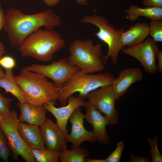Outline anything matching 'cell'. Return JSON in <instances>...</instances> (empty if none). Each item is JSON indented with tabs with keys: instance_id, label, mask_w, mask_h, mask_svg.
I'll list each match as a JSON object with an SVG mask.
<instances>
[{
	"instance_id": "6da1fadb",
	"label": "cell",
	"mask_w": 162,
	"mask_h": 162,
	"mask_svg": "<svg viewBox=\"0 0 162 162\" xmlns=\"http://www.w3.org/2000/svg\"><path fill=\"white\" fill-rule=\"evenodd\" d=\"M62 23L60 16L52 10L31 14H24L14 7L9 8L5 13L4 27L13 48H18L30 34L43 27L47 30H53Z\"/></svg>"
},
{
	"instance_id": "7a4b0ae2",
	"label": "cell",
	"mask_w": 162,
	"mask_h": 162,
	"mask_svg": "<svg viewBox=\"0 0 162 162\" xmlns=\"http://www.w3.org/2000/svg\"><path fill=\"white\" fill-rule=\"evenodd\" d=\"M65 45V40L57 32L39 28L28 36L17 49L23 57L48 62Z\"/></svg>"
},
{
	"instance_id": "3957f363",
	"label": "cell",
	"mask_w": 162,
	"mask_h": 162,
	"mask_svg": "<svg viewBox=\"0 0 162 162\" xmlns=\"http://www.w3.org/2000/svg\"><path fill=\"white\" fill-rule=\"evenodd\" d=\"M14 78L26 102L43 105L49 101L58 100L59 88L43 74L23 68Z\"/></svg>"
},
{
	"instance_id": "277c9868",
	"label": "cell",
	"mask_w": 162,
	"mask_h": 162,
	"mask_svg": "<svg viewBox=\"0 0 162 162\" xmlns=\"http://www.w3.org/2000/svg\"><path fill=\"white\" fill-rule=\"evenodd\" d=\"M108 71L98 74H86L80 70L74 74L60 89L58 99L62 106L67 103L68 97L75 92L86 98L90 92L100 87L110 85L116 78Z\"/></svg>"
},
{
	"instance_id": "5b68a950",
	"label": "cell",
	"mask_w": 162,
	"mask_h": 162,
	"mask_svg": "<svg viewBox=\"0 0 162 162\" xmlns=\"http://www.w3.org/2000/svg\"><path fill=\"white\" fill-rule=\"evenodd\" d=\"M102 47L100 43L94 44L89 39L74 40L70 44L68 59L86 73L99 72L104 68Z\"/></svg>"
},
{
	"instance_id": "8992f818",
	"label": "cell",
	"mask_w": 162,
	"mask_h": 162,
	"mask_svg": "<svg viewBox=\"0 0 162 162\" xmlns=\"http://www.w3.org/2000/svg\"><path fill=\"white\" fill-rule=\"evenodd\" d=\"M80 21L83 23L92 24L98 28V31L95 33V35L106 44L108 47L106 55L102 57L104 64H107L109 58L112 64H117L118 54L124 48L121 38L123 32L125 31L124 29L116 28L106 17L96 13L84 16L81 18Z\"/></svg>"
},
{
	"instance_id": "52a82bcc",
	"label": "cell",
	"mask_w": 162,
	"mask_h": 162,
	"mask_svg": "<svg viewBox=\"0 0 162 162\" xmlns=\"http://www.w3.org/2000/svg\"><path fill=\"white\" fill-rule=\"evenodd\" d=\"M19 121L16 112L12 110L9 116L4 117L0 128L6 137L14 160H18L20 156L26 162H35L32 149L24 142L19 134L17 130Z\"/></svg>"
},
{
	"instance_id": "ba28073f",
	"label": "cell",
	"mask_w": 162,
	"mask_h": 162,
	"mask_svg": "<svg viewBox=\"0 0 162 162\" xmlns=\"http://www.w3.org/2000/svg\"><path fill=\"white\" fill-rule=\"evenodd\" d=\"M23 68L43 74L52 80L59 89L74 74L80 70L77 66L71 65L68 59L65 58L48 64H32Z\"/></svg>"
},
{
	"instance_id": "9c48e42d",
	"label": "cell",
	"mask_w": 162,
	"mask_h": 162,
	"mask_svg": "<svg viewBox=\"0 0 162 162\" xmlns=\"http://www.w3.org/2000/svg\"><path fill=\"white\" fill-rule=\"evenodd\" d=\"M86 98L96 110L104 114L110 125L118 123V115L115 106L116 100L111 85L93 90L87 95Z\"/></svg>"
},
{
	"instance_id": "30bf717a",
	"label": "cell",
	"mask_w": 162,
	"mask_h": 162,
	"mask_svg": "<svg viewBox=\"0 0 162 162\" xmlns=\"http://www.w3.org/2000/svg\"><path fill=\"white\" fill-rule=\"evenodd\" d=\"M159 50L158 46L151 38L142 43L129 47H124L122 52L137 60L146 72L154 74L157 71L156 55Z\"/></svg>"
},
{
	"instance_id": "8fae6325",
	"label": "cell",
	"mask_w": 162,
	"mask_h": 162,
	"mask_svg": "<svg viewBox=\"0 0 162 162\" xmlns=\"http://www.w3.org/2000/svg\"><path fill=\"white\" fill-rule=\"evenodd\" d=\"M85 98L79 95L75 97L72 95L68 99L66 105L58 108L55 106L56 101H49L43 105L55 118L56 123L64 134H68V121L73 112L78 108L82 106Z\"/></svg>"
},
{
	"instance_id": "7c38bea8",
	"label": "cell",
	"mask_w": 162,
	"mask_h": 162,
	"mask_svg": "<svg viewBox=\"0 0 162 162\" xmlns=\"http://www.w3.org/2000/svg\"><path fill=\"white\" fill-rule=\"evenodd\" d=\"M84 117L85 114L79 107L69 119L72 125L71 131L69 134H64V136L67 142L72 144V148L80 147L82 143L86 141L94 142L97 141L92 131H88L85 128Z\"/></svg>"
},
{
	"instance_id": "4fadbf2b",
	"label": "cell",
	"mask_w": 162,
	"mask_h": 162,
	"mask_svg": "<svg viewBox=\"0 0 162 162\" xmlns=\"http://www.w3.org/2000/svg\"><path fill=\"white\" fill-rule=\"evenodd\" d=\"M82 106L86 110L84 118L92 126V132L96 140L101 144L108 145L110 141L106 128L110 124L106 118L96 110L88 100L84 101Z\"/></svg>"
},
{
	"instance_id": "5bb4252c",
	"label": "cell",
	"mask_w": 162,
	"mask_h": 162,
	"mask_svg": "<svg viewBox=\"0 0 162 162\" xmlns=\"http://www.w3.org/2000/svg\"><path fill=\"white\" fill-rule=\"evenodd\" d=\"M40 127L42 138L46 148L60 152L67 147L64 134L56 123L47 118Z\"/></svg>"
},
{
	"instance_id": "9a60e30c",
	"label": "cell",
	"mask_w": 162,
	"mask_h": 162,
	"mask_svg": "<svg viewBox=\"0 0 162 162\" xmlns=\"http://www.w3.org/2000/svg\"><path fill=\"white\" fill-rule=\"evenodd\" d=\"M143 77L142 72L138 68H126L122 70L111 84L116 100L123 96L132 85L141 80Z\"/></svg>"
},
{
	"instance_id": "2e32d148",
	"label": "cell",
	"mask_w": 162,
	"mask_h": 162,
	"mask_svg": "<svg viewBox=\"0 0 162 162\" xmlns=\"http://www.w3.org/2000/svg\"><path fill=\"white\" fill-rule=\"evenodd\" d=\"M17 106L20 111L18 117L20 122L40 126L47 119L46 114L48 111L43 105L19 102Z\"/></svg>"
},
{
	"instance_id": "e0dca14e",
	"label": "cell",
	"mask_w": 162,
	"mask_h": 162,
	"mask_svg": "<svg viewBox=\"0 0 162 162\" xmlns=\"http://www.w3.org/2000/svg\"><path fill=\"white\" fill-rule=\"evenodd\" d=\"M17 130L22 140L31 149L45 148L39 126L19 121Z\"/></svg>"
},
{
	"instance_id": "ac0fdd59",
	"label": "cell",
	"mask_w": 162,
	"mask_h": 162,
	"mask_svg": "<svg viewBox=\"0 0 162 162\" xmlns=\"http://www.w3.org/2000/svg\"><path fill=\"white\" fill-rule=\"evenodd\" d=\"M150 34L148 23L137 22L122 33L121 40L123 46L131 47L143 42Z\"/></svg>"
},
{
	"instance_id": "d6986e66",
	"label": "cell",
	"mask_w": 162,
	"mask_h": 162,
	"mask_svg": "<svg viewBox=\"0 0 162 162\" xmlns=\"http://www.w3.org/2000/svg\"><path fill=\"white\" fill-rule=\"evenodd\" d=\"M124 11L127 14L126 18L131 22L136 21L140 16L146 17L151 20H162V8L147 7L141 8L131 5Z\"/></svg>"
},
{
	"instance_id": "ffe728a7",
	"label": "cell",
	"mask_w": 162,
	"mask_h": 162,
	"mask_svg": "<svg viewBox=\"0 0 162 162\" xmlns=\"http://www.w3.org/2000/svg\"><path fill=\"white\" fill-rule=\"evenodd\" d=\"M13 70H5L4 76L0 79V87L7 93H10L16 97L19 102H26L23 94L15 80Z\"/></svg>"
},
{
	"instance_id": "44dd1931",
	"label": "cell",
	"mask_w": 162,
	"mask_h": 162,
	"mask_svg": "<svg viewBox=\"0 0 162 162\" xmlns=\"http://www.w3.org/2000/svg\"><path fill=\"white\" fill-rule=\"evenodd\" d=\"M89 154L87 149L79 147L68 150L65 148L59 152L60 162H84L85 159Z\"/></svg>"
},
{
	"instance_id": "7402d4cb",
	"label": "cell",
	"mask_w": 162,
	"mask_h": 162,
	"mask_svg": "<svg viewBox=\"0 0 162 162\" xmlns=\"http://www.w3.org/2000/svg\"><path fill=\"white\" fill-rule=\"evenodd\" d=\"M32 152L37 162H58L59 161V152L44 148L32 149Z\"/></svg>"
},
{
	"instance_id": "603a6c76",
	"label": "cell",
	"mask_w": 162,
	"mask_h": 162,
	"mask_svg": "<svg viewBox=\"0 0 162 162\" xmlns=\"http://www.w3.org/2000/svg\"><path fill=\"white\" fill-rule=\"evenodd\" d=\"M149 24V35L155 42H162V20H153Z\"/></svg>"
},
{
	"instance_id": "cb8c5ba5",
	"label": "cell",
	"mask_w": 162,
	"mask_h": 162,
	"mask_svg": "<svg viewBox=\"0 0 162 162\" xmlns=\"http://www.w3.org/2000/svg\"><path fill=\"white\" fill-rule=\"evenodd\" d=\"M158 135H155L153 138H148L147 139L151 148L149 153L151 158L152 162H162V155L158 148Z\"/></svg>"
},
{
	"instance_id": "d4e9b609",
	"label": "cell",
	"mask_w": 162,
	"mask_h": 162,
	"mask_svg": "<svg viewBox=\"0 0 162 162\" xmlns=\"http://www.w3.org/2000/svg\"><path fill=\"white\" fill-rule=\"evenodd\" d=\"M10 155V148L6 137L0 128V158L5 162H8Z\"/></svg>"
},
{
	"instance_id": "484cf974",
	"label": "cell",
	"mask_w": 162,
	"mask_h": 162,
	"mask_svg": "<svg viewBox=\"0 0 162 162\" xmlns=\"http://www.w3.org/2000/svg\"><path fill=\"white\" fill-rule=\"evenodd\" d=\"M13 99L6 98L0 92V114L4 117L9 116L11 112V104Z\"/></svg>"
},
{
	"instance_id": "4316f807",
	"label": "cell",
	"mask_w": 162,
	"mask_h": 162,
	"mask_svg": "<svg viewBox=\"0 0 162 162\" xmlns=\"http://www.w3.org/2000/svg\"><path fill=\"white\" fill-rule=\"evenodd\" d=\"M124 148L122 141L118 142L115 150L106 158L107 162H119L120 161Z\"/></svg>"
},
{
	"instance_id": "83f0119b",
	"label": "cell",
	"mask_w": 162,
	"mask_h": 162,
	"mask_svg": "<svg viewBox=\"0 0 162 162\" xmlns=\"http://www.w3.org/2000/svg\"><path fill=\"white\" fill-rule=\"evenodd\" d=\"M16 65L15 60L11 56H3L0 58V66L4 70L13 69Z\"/></svg>"
},
{
	"instance_id": "f1b7e54d",
	"label": "cell",
	"mask_w": 162,
	"mask_h": 162,
	"mask_svg": "<svg viewBox=\"0 0 162 162\" xmlns=\"http://www.w3.org/2000/svg\"><path fill=\"white\" fill-rule=\"evenodd\" d=\"M130 162H150L151 159L147 156H142L129 153Z\"/></svg>"
},
{
	"instance_id": "f546056e",
	"label": "cell",
	"mask_w": 162,
	"mask_h": 162,
	"mask_svg": "<svg viewBox=\"0 0 162 162\" xmlns=\"http://www.w3.org/2000/svg\"><path fill=\"white\" fill-rule=\"evenodd\" d=\"M142 2L147 7L162 8V0H142Z\"/></svg>"
},
{
	"instance_id": "4dcf8cb0",
	"label": "cell",
	"mask_w": 162,
	"mask_h": 162,
	"mask_svg": "<svg viewBox=\"0 0 162 162\" xmlns=\"http://www.w3.org/2000/svg\"><path fill=\"white\" fill-rule=\"evenodd\" d=\"M158 64H157V70L160 73H162V51L159 50L156 55Z\"/></svg>"
},
{
	"instance_id": "1f68e13d",
	"label": "cell",
	"mask_w": 162,
	"mask_h": 162,
	"mask_svg": "<svg viewBox=\"0 0 162 162\" xmlns=\"http://www.w3.org/2000/svg\"><path fill=\"white\" fill-rule=\"evenodd\" d=\"M5 20V13L3 9L0 8V31L4 28Z\"/></svg>"
},
{
	"instance_id": "d6a6232c",
	"label": "cell",
	"mask_w": 162,
	"mask_h": 162,
	"mask_svg": "<svg viewBox=\"0 0 162 162\" xmlns=\"http://www.w3.org/2000/svg\"><path fill=\"white\" fill-rule=\"evenodd\" d=\"M48 6L52 7L58 4L61 0H42Z\"/></svg>"
},
{
	"instance_id": "836d02e7",
	"label": "cell",
	"mask_w": 162,
	"mask_h": 162,
	"mask_svg": "<svg viewBox=\"0 0 162 162\" xmlns=\"http://www.w3.org/2000/svg\"><path fill=\"white\" fill-rule=\"evenodd\" d=\"M85 162H107L106 159H88L86 158Z\"/></svg>"
},
{
	"instance_id": "e575fe53",
	"label": "cell",
	"mask_w": 162,
	"mask_h": 162,
	"mask_svg": "<svg viewBox=\"0 0 162 162\" xmlns=\"http://www.w3.org/2000/svg\"><path fill=\"white\" fill-rule=\"evenodd\" d=\"M5 52L4 45L2 42L0 41V58L4 54Z\"/></svg>"
},
{
	"instance_id": "d590c367",
	"label": "cell",
	"mask_w": 162,
	"mask_h": 162,
	"mask_svg": "<svg viewBox=\"0 0 162 162\" xmlns=\"http://www.w3.org/2000/svg\"><path fill=\"white\" fill-rule=\"evenodd\" d=\"M77 3L80 5H85L88 4L87 0H75Z\"/></svg>"
},
{
	"instance_id": "8d00e7d4",
	"label": "cell",
	"mask_w": 162,
	"mask_h": 162,
	"mask_svg": "<svg viewBox=\"0 0 162 162\" xmlns=\"http://www.w3.org/2000/svg\"><path fill=\"white\" fill-rule=\"evenodd\" d=\"M4 75V72L3 71L0 67V79L2 78Z\"/></svg>"
},
{
	"instance_id": "74e56055",
	"label": "cell",
	"mask_w": 162,
	"mask_h": 162,
	"mask_svg": "<svg viewBox=\"0 0 162 162\" xmlns=\"http://www.w3.org/2000/svg\"><path fill=\"white\" fill-rule=\"evenodd\" d=\"M4 116H3L2 115L0 114V124H1V123L2 122V120H3L4 118Z\"/></svg>"
},
{
	"instance_id": "f35d334b",
	"label": "cell",
	"mask_w": 162,
	"mask_h": 162,
	"mask_svg": "<svg viewBox=\"0 0 162 162\" xmlns=\"http://www.w3.org/2000/svg\"><path fill=\"white\" fill-rule=\"evenodd\" d=\"M2 8V4L0 2V8Z\"/></svg>"
}]
</instances>
